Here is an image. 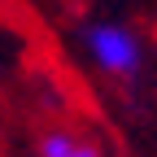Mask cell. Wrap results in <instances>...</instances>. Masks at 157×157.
<instances>
[{
	"instance_id": "1",
	"label": "cell",
	"mask_w": 157,
	"mask_h": 157,
	"mask_svg": "<svg viewBox=\"0 0 157 157\" xmlns=\"http://www.w3.org/2000/svg\"><path fill=\"white\" fill-rule=\"evenodd\" d=\"M83 44L92 52V61L105 74H113V78H131L135 70H140V39H135V31H127V26L96 22V26H87Z\"/></svg>"
},
{
	"instance_id": "2",
	"label": "cell",
	"mask_w": 157,
	"mask_h": 157,
	"mask_svg": "<svg viewBox=\"0 0 157 157\" xmlns=\"http://www.w3.org/2000/svg\"><path fill=\"white\" fill-rule=\"evenodd\" d=\"M39 157H101V148L74 131H48L39 140Z\"/></svg>"
}]
</instances>
